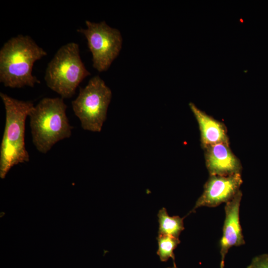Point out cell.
<instances>
[{
  "label": "cell",
  "instance_id": "6da1fadb",
  "mask_svg": "<svg viewBox=\"0 0 268 268\" xmlns=\"http://www.w3.org/2000/svg\"><path fill=\"white\" fill-rule=\"evenodd\" d=\"M47 52L28 35H18L6 42L0 50V81L12 88L34 87L40 81L32 74L35 62Z\"/></svg>",
  "mask_w": 268,
  "mask_h": 268
},
{
  "label": "cell",
  "instance_id": "7a4b0ae2",
  "mask_svg": "<svg viewBox=\"0 0 268 268\" xmlns=\"http://www.w3.org/2000/svg\"><path fill=\"white\" fill-rule=\"evenodd\" d=\"M0 98L5 111V123L0 147V177L4 179L14 166L29 161L25 148V122L34 105L2 92Z\"/></svg>",
  "mask_w": 268,
  "mask_h": 268
},
{
  "label": "cell",
  "instance_id": "3957f363",
  "mask_svg": "<svg viewBox=\"0 0 268 268\" xmlns=\"http://www.w3.org/2000/svg\"><path fill=\"white\" fill-rule=\"evenodd\" d=\"M63 98H44L31 110L28 117L33 143L46 154L58 141L71 135L72 127L66 115Z\"/></svg>",
  "mask_w": 268,
  "mask_h": 268
},
{
  "label": "cell",
  "instance_id": "277c9868",
  "mask_svg": "<svg viewBox=\"0 0 268 268\" xmlns=\"http://www.w3.org/2000/svg\"><path fill=\"white\" fill-rule=\"evenodd\" d=\"M89 75L80 58L78 44L70 42L62 46L49 63L44 79L48 87L62 98H69Z\"/></svg>",
  "mask_w": 268,
  "mask_h": 268
},
{
  "label": "cell",
  "instance_id": "5b68a950",
  "mask_svg": "<svg viewBox=\"0 0 268 268\" xmlns=\"http://www.w3.org/2000/svg\"><path fill=\"white\" fill-rule=\"evenodd\" d=\"M111 98V89L99 75L92 77L85 87L80 88L78 96L71 104L83 130L101 131Z\"/></svg>",
  "mask_w": 268,
  "mask_h": 268
},
{
  "label": "cell",
  "instance_id": "8992f818",
  "mask_svg": "<svg viewBox=\"0 0 268 268\" xmlns=\"http://www.w3.org/2000/svg\"><path fill=\"white\" fill-rule=\"evenodd\" d=\"M85 24L87 28L77 31L86 38L92 55L93 67L99 72L107 70L121 50V34L104 21L95 23L86 20Z\"/></svg>",
  "mask_w": 268,
  "mask_h": 268
},
{
  "label": "cell",
  "instance_id": "52a82bcc",
  "mask_svg": "<svg viewBox=\"0 0 268 268\" xmlns=\"http://www.w3.org/2000/svg\"><path fill=\"white\" fill-rule=\"evenodd\" d=\"M243 183L241 174L222 176L210 175L203 191L190 213L201 206L215 207L231 201L240 191Z\"/></svg>",
  "mask_w": 268,
  "mask_h": 268
},
{
  "label": "cell",
  "instance_id": "ba28073f",
  "mask_svg": "<svg viewBox=\"0 0 268 268\" xmlns=\"http://www.w3.org/2000/svg\"><path fill=\"white\" fill-rule=\"evenodd\" d=\"M242 197V193L240 190L231 201L226 203L225 206V218L223 235L220 242V268H224L225 258L229 249L233 246H239L245 243L239 218Z\"/></svg>",
  "mask_w": 268,
  "mask_h": 268
},
{
  "label": "cell",
  "instance_id": "9c48e42d",
  "mask_svg": "<svg viewBox=\"0 0 268 268\" xmlns=\"http://www.w3.org/2000/svg\"><path fill=\"white\" fill-rule=\"evenodd\" d=\"M229 145L220 143L203 148L206 167L210 175L227 176L241 174L242 164Z\"/></svg>",
  "mask_w": 268,
  "mask_h": 268
},
{
  "label": "cell",
  "instance_id": "30bf717a",
  "mask_svg": "<svg viewBox=\"0 0 268 268\" xmlns=\"http://www.w3.org/2000/svg\"><path fill=\"white\" fill-rule=\"evenodd\" d=\"M190 107L198 123L202 147L215 144H230L227 130L223 123L208 115L190 103Z\"/></svg>",
  "mask_w": 268,
  "mask_h": 268
},
{
  "label": "cell",
  "instance_id": "8fae6325",
  "mask_svg": "<svg viewBox=\"0 0 268 268\" xmlns=\"http://www.w3.org/2000/svg\"><path fill=\"white\" fill-rule=\"evenodd\" d=\"M159 227L158 235H168L179 238L184 229L183 218L179 216H170L167 210L163 207L157 214Z\"/></svg>",
  "mask_w": 268,
  "mask_h": 268
},
{
  "label": "cell",
  "instance_id": "7c38bea8",
  "mask_svg": "<svg viewBox=\"0 0 268 268\" xmlns=\"http://www.w3.org/2000/svg\"><path fill=\"white\" fill-rule=\"evenodd\" d=\"M157 240L158 243L157 254L159 256L160 261L166 262L171 258L175 263L173 251L180 243L179 238L168 235H158Z\"/></svg>",
  "mask_w": 268,
  "mask_h": 268
},
{
  "label": "cell",
  "instance_id": "4fadbf2b",
  "mask_svg": "<svg viewBox=\"0 0 268 268\" xmlns=\"http://www.w3.org/2000/svg\"><path fill=\"white\" fill-rule=\"evenodd\" d=\"M247 268H268V254L255 257Z\"/></svg>",
  "mask_w": 268,
  "mask_h": 268
},
{
  "label": "cell",
  "instance_id": "5bb4252c",
  "mask_svg": "<svg viewBox=\"0 0 268 268\" xmlns=\"http://www.w3.org/2000/svg\"><path fill=\"white\" fill-rule=\"evenodd\" d=\"M173 264H174V266H173L172 268H178L176 267V265L175 263H173Z\"/></svg>",
  "mask_w": 268,
  "mask_h": 268
}]
</instances>
